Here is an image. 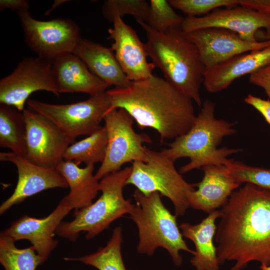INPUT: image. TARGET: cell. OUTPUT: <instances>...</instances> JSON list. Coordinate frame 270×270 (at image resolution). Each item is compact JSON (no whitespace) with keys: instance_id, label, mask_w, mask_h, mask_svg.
I'll list each match as a JSON object with an SVG mask.
<instances>
[{"instance_id":"34","label":"cell","mask_w":270,"mask_h":270,"mask_svg":"<svg viewBox=\"0 0 270 270\" xmlns=\"http://www.w3.org/2000/svg\"><path fill=\"white\" fill-rule=\"evenodd\" d=\"M238 4L270 14V0H238Z\"/></svg>"},{"instance_id":"6","label":"cell","mask_w":270,"mask_h":270,"mask_svg":"<svg viewBox=\"0 0 270 270\" xmlns=\"http://www.w3.org/2000/svg\"><path fill=\"white\" fill-rule=\"evenodd\" d=\"M132 171V166L110 174L100 182L102 194L94 202L75 210L74 219L62 221L56 230L58 236L74 242L81 232H86V239L100 234L118 218L129 214L133 204L124 198L123 189Z\"/></svg>"},{"instance_id":"4","label":"cell","mask_w":270,"mask_h":270,"mask_svg":"<svg viewBox=\"0 0 270 270\" xmlns=\"http://www.w3.org/2000/svg\"><path fill=\"white\" fill-rule=\"evenodd\" d=\"M190 130L168 144V148L161 151L174 162L182 158H190V162L180 168V174L207 165H227L234 160L228 159V156L242 150L218 148L224 138L236 132L234 124L216 118L214 114L215 104L210 100H205Z\"/></svg>"},{"instance_id":"8","label":"cell","mask_w":270,"mask_h":270,"mask_svg":"<svg viewBox=\"0 0 270 270\" xmlns=\"http://www.w3.org/2000/svg\"><path fill=\"white\" fill-rule=\"evenodd\" d=\"M134 120L124 108H110L105 114L108 143L104 159L95 174L98 180L120 170L126 163L146 162V148L143 144L152 140L146 134L134 130Z\"/></svg>"},{"instance_id":"18","label":"cell","mask_w":270,"mask_h":270,"mask_svg":"<svg viewBox=\"0 0 270 270\" xmlns=\"http://www.w3.org/2000/svg\"><path fill=\"white\" fill-rule=\"evenodd\" d=\"M204 176L196 190L188 196L190 207L210 214L224 206L240 184L229 174L225 165H207L202 168Z\"/></svg>"},{"instance_id":"1","label":"cell","mask_w":270,"mask_h":270,"mask_svg":"<svg viewBox=\"0 0 270 270\" xmlns=\"http://www.w3.org/2000/svg\"><path fill=\"white\" fill-rule=\"evenodd\" d=\"M216 233L220 264L242 270L252 261L270 265V190L246 183L222 208Z\"/></svg>"},{"instance_id":"19","label":"cell","mask_w":270,"mask_h":270,"mask_svg":"<svg viewBox=\"0 0 270 270\" xmlns=\"http://www.w3.org/2000/svg\"><path fill=\"white\" fill-rule=\"evenodd\" d=\"M270 64V46L243 53L206 68L203 84L208 92H218L228 88L236 79Z\"/></svg>"},{"instance_id":"12","label":"cell","mask_w":270,"mask_h":270,"mask_svg":"<svg viewBox=\"0 0 270 270\" xmlns=\"http://www.w3.org/2000/svg\"><path fill=\"white\" fill-rule=\"evenodd\" d=\"M22 113L26 126L25 158L44 167L56 168L72 142L47 118L30 108Z\"/></svg>"},{"instance_id":"33","label":"cell","mask_w":270,"mask_h":270,"mask_svg":"<svg viewBox=\"0 0 270 270\" xmlns=\"http://www.w3.org/2000/svg\"><path fill=\"white\" fill-rule=\"evenodd\" d=\"M244 101L256 109L270 125V100H263L250 94L244 99Z\"/></svg>"},{"instance_id":"31","label":"cell","mask_w":270,"mask_h":270,"mask_svg":"<svg viewBox=\"0 0 270 270\" xmlns=\"http://www.w3.org/2000/svg\"><path fill=\"white\" fill-rule=\"evenodd\" d=\"M170 6L188 17L206 16L220 7L238 6V0H169Z\"/></svg>"},{"instance_id":"11","label":"cell","mask_w":270,"mask_h":270,"mask_svg":"<svg viewBox=\"0 0 270 270\" xmlns=\"http://www.w3.org/2000/svg\"><path fill=\"white\" fill-rule=\"evenodd\" d=\"M44 90L60 96L52 62L40 57H27L13 72L0 80V104L12 106L20 112L34 92Z\"/></svg>"},{"instance_id":"29","label":"cell","mask_w":270,"mask_h":270,"mask_svg":"<svg viewBox=\"0 0 270 270\" xmlns=\"http://www.w3.org/2000/svg\"><path fill=\"white\" fill-rule=\"evenodd\" d=\"M184 18L176 14L168 0H151L150 11L146 22L155 30L164 32L182 28Z\"/></svg>"},{"instance_id":"17","label":"cell","mask_w":270,"mask_h":270,"mask_svg":"<svg viewBox=\"0 0 270 270\" xmlns=\"http://www.w3.org/2000/svg\"><path fill=\"white\" fill-rule=\"evenodd\" d=\"M113 25L108 30V39L113 40L110 48L128 79L139 81L150 77L155 66L147 60L146 44L122 18H116Z\"/></svg>"},{"instance_id":"28","label":"cell","mask_w":270,"mask_h":270,"mask_svg":"<svg viewBox=\"0 0 270 270\" xmlns=\"http://www.w3.org/2000/svg\"><path fill=\"white\" fill-rule=\"evenodd\" d=\"M104 17L114 22L116 18L132 16L137 22H146L150 11V4L144 0H107L102 8Z\"/></svg>"},{"instance_id":"26","label":"cell","mask_w":270,"mask_h":270,"mask_svg":"<svg viewBox=\"0 0 270 270\" xmlns=\"http://www.w3.org/2000/svg\"><path fill=\"white\" fill-rule=\"evenodd\" d=\"M122 232L120 226L116 227L106 246L92 254L79 258H66V260L80 262L98 270H126L121 252Z\"/></svg>"},{"instance_id":"32","label":"cell","mask_w":270,"mask_h":270,"mask_svg":"<svg viewBox=\"0 0 270 270\" xmlns=\"http://www.w3.org/2000/svg\"><path fill=\"white\" fill-rule=\"evenodd\" d=\"M250 82L262 88L270 98V64L250 74Z\"/></svg>"},{"instance_id":"35","label":"cell","mask_w":270,"mask_h":270,"mask_svg":"<svg viewBox=\"0 0 270 270\" xmlns=\"http://www.w3.org/2000/svg\"><path fill=\"white\" fill-rule=\"evenodd\" d=\"M30 2L26 0H0V10L6 9L16 10V12L23 10H29Z\"/></svg>"},{"instance_id":"5","label":"cell","mask_w":270,"mask_h":270,"mask_svg":"<svg viewBox=\"0 0 270 270\" xmlns=\"http://www.w3.org/2000/svg\"><path fill=\"white\" fill-rule=\"evenodd\" d=\"M132 196L136 203L133 204L129 214L138 230V252L152 256L157 248H162L178 266L182 262L180 250L194 254L183 238L176 216L164 206L159 192L145 195L136 189Z\"/></svg>"},{"instance_id":"14","label":"cell","mask_w":270,"mask_h":270,"mask_svg":"<svg viewBox=\"0 0 270 270\" xmlns=\"http://www.w3.org/2000/svg\"><path fill=\"white\" fill-rule=\"evenodd\" d=\"M196 46L206 68L242 54L270 46V40L250 42L238 34L221 28H206L186 33Z\"/></svg>"},{"instance_id":"24","label":"cell","mask_w":270,"mask_h":270,"mask_svg":"<svg viewBox=\"0 0 270 270\" xmlns=\"http://www.w3.org/2000/svg\"><path fill=\"white\" fill-rule=\"evenodd\" d=\"M0 146L25 157L26 126L22 112L16 108L0 104Z\"/></svg>"},{"instance_id":"10","label":"cell","mask_w":270,"mask_h":270,"mask_svg":"<svg viewBox=\"0 0 270 270\" xmlns=\"http://www.w3.org/2000/svg\"><path fill=\"white\" fill-rule=\"evenodd\" d=\"M26 42L38 57L50 62L72 54L82 38L78 25L66 18L40 20L29 10L16 12Z\"/></svg>"},{"instance_id":"38","label":"cell","mask_w":270,"mask_h":270,"mask_svg":"<svg viewBox=\"0 0 270 270\" xmlns=\"http://www.w3.org/2000/svg\"><path fill=\"white\" fill-rule=\"evenodd\" d=\"M260 270H270V265L269 266H260Z\"/></svg>"},{"instance_id":"27","label":"cell","mask_w":270,"mask_h":270,"mask_svg":"<svg viewBox=\"0 0 270 270\" xmlns=\"http://www.w3.org/2000/svg\"><path fill=\"white\" fill-rule=\"evenodd\" d=\"M0 262L5 270H36L44 262L32 246L18 248L14 242L0 233Z\"/></svg>"},{"instance_id":"3","label":"cell","mask_w":270,"mask_h":270,"mask_svg":"<svg viewBox=\"0 0 270 270\" xmlns=\"http://www.w3.org/2000/svg\"><path fill=\"white\" fill-rule=\"evenodd\" d=\"M144 30L148 57L165 79L181 93L202 106L200 88L206 67L195 44L182 28L160 32L146 22H138Z\"/></svg>"},{"instance_id":"25","label":"cell","mask_w":270,"mask_h":270,"mask_svg":"<svg viewBox=\"0 0 270 270\" xmlns=\"http://www.w3.org/2000/svg\"><path fill=\"white\" fill-rule=\"evenodd\" d=\"M107 143L106 127L101 126L86 138L70 144L64 152V160L78 165L102 163L105 158Z\"/></svg>"},{"instance_id":"7","label":"cell","mask_w":270,"mask_h":270,"mask_svg":"<svg viewBox=\"0 0 270 270\" xmlns=\"http://www.w3.org/2000/svg\"><path fill=\"white\" fill-rule=\"evenodd\" d=\"M126 185L132 184L145 195L158 192L172 202L176 216H183L190 207L188 196L195 184L186 182L174 166V162L160 152L146 148V162L132 163Z\"/></svg>"},{"instance_id":"21","label":"cell","mask_w":270,"mask_h":270,"mask_svg":"<svg viewBox=\"0 0 270 270\" xmlns=\"http://www.w3.org/2000/svg\"><path fill=\"white\" fill-rule=\"evenodd\" d=\"M74 54L80 58L90 70L110 86L127 88L130 84L111 48L81 38Z\"/></svg>"},{"instance_id":"30","label":"cell","mask_w":270,"mask_h":270,"mask_svg":"<svg viewBox=\"0 0 270 270\" xmlns=\"http://www.w3.org/2000/svg\"><path fill=\"white\" fill-rule=\"evenodd\" d=\"M226 166L230 175L240 184L248 183L270 190V168L250 166L234 160Z\"/></svg>"},{"instance_id":"23","label":"cell","mask_w":270,"mask_h":270,"mask_svg":"<svg viewBox=\"0 0 270 270\" xmlns=\"http://www.w3.org/2000/svg\"><path fill=\"white\" fill-rule=\"evenodd\" d=\"M74 162L63 160L56 168L66 180L70 191L63 198L72 209L80 210L92 203L100 190L94 174V164L80 168Z\"/></svg>"},{"instance_id":"37","label":"cell","mask_w":270,"mask_h":270,"mask_svg":"<svg viewBox=\"0 0 270 270\" xmlns=\"http://www.w3.org/2000/svg\"><path fill=\"white\" fill-rule=\"evenodd\" d=\"M262 38H264V40H270V30L268 31L267 32L265 33L264 34H263L262 36Z\"/></svg>"},{"instance_id":"20","label":"cell","mask_w":270,"mask_h":270,"mask_svg":"<svg viewBox=\"0 0 270 270\" xmlns=\"http://www.w3.org/2000/svg\"><path fill=\"white\" fill-rule=\"evenodd\" d=\"M52 63L60 94L82 92L92 96L106 92L110 87L94 74L74 53L65 55Z\"/></svg>"},{"instance_id":"9","label":"cell","mask_w":270,"mask_h":270,"mask_svg":"<svg viewBox=\"0 0 270 270\" xmlns=\"http://www.w3.org/2000/svg\"><path fill=\"white\" fill-rule=\"evenodd\" d=\"M27 104L52 122L72 142L77 137L88 136L100 128L105 114L112 108L106 92L70 104H52L34 100H28Z\"/></svg>"},{"instance_id":"36","label":"cell","mask_w":270,"mask_h":270,"mask_svg":"<svg viewBox=\"0 0 270 270\" xmlns=\"http://www.w3.org/2000/svg\"><path fill=\"white\" fill-rule=\"evenodd\" d=\"M67 2V0H54V2L53 4L52 5L51 8L48 10L46 12V15L48 14L52 11L54 9H55L56 8H57L58 6L62 4V3Z\"/></svg>"},{"instance_id":"16","label":"cell","mask_w":270,"mask_h":270,"mask_svg":"<svg viewBox=\"0 0 270 270\" xmlns=\"http://www.w3.org/2000/svg\"><path fill=\"white\" fill-rule=\"evenodd\" d=\"M72 210L62 198L47 216L37 218L24 215L1 233L15 242L20 240H28L44 262L58 244L54 238L58 226Z\"/></svg>"},{"instance_id":"22","label":"cell","mask_w":270,"mask_h":270,"mask_svg":"<svg viewBox=\"0 0 270 270\" xmlns=\"http://www.w3.org/2000/svg\"><path fill=\"white\" fill-rule=\"evenodd\" d=\"M221 215V210H216L198 224L184 222L180 226L183 236L192 241L195 246L196 250L190 263L196 270H219L216 248L213 238L216 231L215 222Z\"/></svg>"},{"instance_id":"13","label":"cell","mask_w":270,"mask_h":270,"mask_svg":"<svg viewBox=\"0 0 270 270\" xmlns=\"http://www.w3.org/2000/svg\"><path fill=\"white\" fill-rule=\"evenodd\" d=\"M221 28L238 34L243 40L254 42L260 28L270 30V14L238 5L216 9L200 17L184 18L182 29L186 33L206 28Z\"/></svg>"},{"instance_id":"2","label":"cell","mask_w":270,"mask_h":270,"mask_svg":"<svg viewBox=\"0 0 270 270\" xmlns=\"http://www.w3.org/2000/svg\"><path fill=\"white\" fill-rule=\"evenodd\" d=\"M111 108L124 109L138 127L152 128L160 140L175 139L187 132L196 116L193 100L181 93L166 79L152 74L128 86L107 90Z\"/></svg>"},{"instance_id":"15","label":"cell","mask_w":270,"mask_h":270,"mask_svg":"<svg viewBox=\"0 0 270 270\" xmlns=\"http://www.w3.org/2000/svg\"><path fill=\"white\" fill-rule=\"evenodd\" d=\"M0 160L14 164L18 173V182L13 193L0 206V214L41 192L68 187L64 178L55 168L36 164L12 152H1Z\"/></svg>"}]
</instances>
